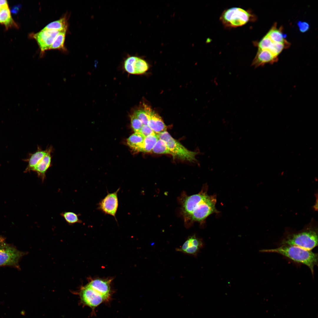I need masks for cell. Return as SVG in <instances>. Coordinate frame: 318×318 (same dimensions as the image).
Listing matches in <instances>:
<instances>
[{
  "label": "cell",
  "mask_w": 318,
  "mask_h": 318,
  "mask_svg": "<svg viewBox=\"0 0 318 318\" xmlns=\"http://www.w3.org/2000/svg\"><path fill=\"white\" fill-rule=\"evenodd\" d=\"M260 251L277 253L294 262L305 265L309 268L313 275L314 267L317 265V254L296 246L284 245L276 248L262 249Z\"/></svg>",
  "instance_id": "cell-1"
},
{
  "label": "cell",
  "mask_w": 318,
  "mask_h": 318,
  "mask_svg": "<svg viewBox=\"0 0 318 318\" xmlns=\"http://www.w3.org/2000/svg\"><path fill=\"white\" fill-rule=\"evenodd\" d=\"M256 19V16L251 10H246L239 7L225 9L219 18L224 26L229 28L242 26L249 22H254Z\"/></svg>",
  "instance_id": "cell-2"
},
{
  "label": "cell",
  "mask_w": 318,
  "mask_h": 318,
  "mask_svg": "<svg viewBox=\"0 0 318 318\" xmlns=\"http://www.w3.org/2000/svg\"><path fill=\"white\" fill-rule=\"evenodd\" d=\"M279 243L280 246L293 245L311 250L318 245L317 229L308 228L298 232L289 234Z\"/></svg>",
  "instance_id": "cell-3"
},
{
  "label": "cell",
  "mask_w": 318,
  "mask_h": 318,
  "mask_svg": "<svg viewBox=\"0 0 318 318\" xmlns=\"http://www.w3.org/2000/svg\"><path fill=\"white\" fill-rule=\"evenodd\" d=\"M159 139L164 140L174 158H176L182 160L190 162L197 161L196 156L198 154L197 152L189 150L173 138L167 131L157 134Z\"/></svg>",
  "instance_id": "cell-4"
},
{
  "label": "cell",
  "mask_w": 318,
  "mask_h": 318,
  "mask_svg": "<svg viewBox=\"0 0 318 318\" xmlns=\"http://www.w3.org/2000/svg\"><path fill=\"white\" fill-rule=\"evenodd\" d=\"M25 254L0 238V266H8L19 269V260Z\"/></svg>",
  "instance_id": "cell-5"
},
{
  "label": "cell",
  "mask_w": 318,
  "mask_h": 318,
  "mask_svg": "<svg viewBox=\"0 0 318 318\" xmlns=\"http://www.w3.org/2000/svg\"><path fill=\"white\" fill-rule=\"evenodd\" d=\"M216 196H209L196 207L189 217L193 221L201 222L213 213H217L216 208Z\"/></svg>",
  "instance_id": "cell-6"
},
{
  "label": "cell",
  "mask_w": 318,
  "mask_h": 318,
  "mask_svg": "<svg viewBox=\"0 0 318 318\" xmlns=\"http://www.w3.org/2000/svg\"><path fill=\"white\" fill-rule=\"evenodd\" d=\"M120 188L112 193H108L107 195L99 202L97 209L105 214L114 217L117 221L116 214L118 206V193Z\"/></svg>",
  "instance_id": "cell-7"
},
{
  "label": "cell",
  "mask_w": 318,
  "mask_h": 318,
  "mask_svg": "<svg viewBox=\"0 0 318 318\" xmlns=\"http://www.w3.org/2000/svg\"><path fill=\"white\" fill-rule=\"evenodd\" d=\"M80 295L82 303L92 309L108 299L87 285L81 289Z\"/></svg>",
  "instance_id": "cell-8"
},
{
  "label": "cell",
  "mask_w": 318,
  "mask_h": 318,
  "mask_svg": "<svg viewBox=\"0 0 318 318\" xmlns=\"http://www.w3.org/2000/svg\"><path fill=\"white\" fill-rule=\"evenodd\" d=\"M60 32L42 29L32 36L37 43L42 53L49 49L54 39Z\"/></svg>",
  "instance_id": "cell-9"
},
{
  "label": "cell",
  "mask_w": 318,
  "mask_h": 318,
  "mask_svg": "<svg viewBox=\"0 0 318 318\" xmlns=\"http://www.w3.org/2000/svg\"><path fill=\"white\" fill-rule=\"evenodd\" d=\"M143 107L147 115L148 125L152 130L157 134L166 131V126L160 115L145 103L143 104Z\"/></svg>",
  "instance_id": "cell-10"
},
{
  "label": "cell",
  "mask_w": 318,
  "mask_h": 318,
  "mask_svg": "<svg viewBox=\"0 0 318 318\" xmlns=\"http://www.w3.org/2000/svg\"><path fill=\"white\" fill-rule=\"evenodd\" d=\"M207 190H203L198 193L187 197L183 204L185 213L189 216L196 207L208 196Z\"/></svg>",
  "instance_id": "cell-11"
},
{
  "label": "cell",
  "mask_w": 318,
  "mask_h": 318,
  "mask_svg": "<svg viewBox=\"0 0 318 318\" xmlns=\"http://www.w3.org/2000/svg\"><path fill=\"white\" fill-rule=\"evenodd\" d=\"M203 245L202 240L193 236H189L181 247L177 249V251L196 256Z\"/></svg>",
  "instance_id": "cell-12"
},
{
  "label": "cell",
  "mask_w": 318,
  "mask_h": 318,
  "mask_svg": "<svg viewBox=\"0 0 318 318\" xmlns=\"http://www.w3.org/2000/svg\"><path fill=\"white\" fill-rule=\"evenodd\" d=\"M278 57L266 49H258L251 65L255 68L264 66L267 64H273L278 61Z\"/></svg>",
  "instance_id": "cell-13"
},
{
  "label": "cell",
  "mask_w": 318,
  "mask_h": 318,
  "mask_svg": "<svg viewBox=\"0 0 318 318\" xmlns=\"http://www.w3.org/2000/svg\"><path fill=\"white\" fill-rule=\"evenodd\" d=\"M52 150L51 147H49L47 153L32 170L37 173L38 177L41 179L42 182L45 179L46 173L51 165Z\"/></svg>",
  "instance_id": "cell-14"
},
{
  "label": "cell",
  "mask_w": 318,
  "mask_h": 318,
  "mask_svg": "<svg viewBox=\"0 0 318 318\" xmlns=\"http://www.w3.org/2000/svg\"><path fill=\"white\" fill-rule=\"evenodd\" d=\"M110 280L96 279L87 285L108 299L110 292Z\"/></svg>",
  "instance_id": "cell-15"
},
{
  "label": "cell",
  "mask_w": 318,
  "mask_h": 318,
  "mask_svg": "<svg viewBox=\"0 0 318 318\" xmlns=\"http://www.w3.org/2000/svg\"><path fill=\"white\" fill-rule=\"evenodd\" d=\"M145 137L139 132H135L127 139L128 146L135 151L142 152Z\"/></svg>",
  "instance_id": "cell-16"
},
{
  "label": "cell",
  "mask_w": 318,
  "mask_h": 318,
  "mask_svg": "<svg viewBox=\"0 0 318 318\" xmlns=\"http://www.w3.org/2000/svg\"><path fill=\"white\" fill-rule=\"evenodd\" d=\"M282 26L277 28V24L275 23L267 33V35L273 41L276 42L287 43L289 42L286 39V35L283 32Z\"/></svg>",
  "instance_id": "cell-17"
},
{
  "label": "cell",
  "mask_w": 318,
  "mask_h": 318,
  "mask_svg": "<svg viewBox=\"0 0 318 318\" xmlns=\"http://www.w3.org/2000/svg\"><path fill=\"white\" fill-rule=\"evenodd\" d=\"M49 148L43 150L39 147H38L37 151L32 154L28 160V165L26 171L27 172L32 170L43 157L48 152Z\"/></svg>",
  "instance_id": "cell-18"
},
{
  "label": "cell",
  "mask_w": 318,
  "mask_h": 318,
  "mask_svg": "<svg viewBox=\"0 0 318 318\" xmlns=\"http://www.w3.org/2000/svg\"><path fill=\"white\" fill-rule=\"evenodd\" d=\"M0 23L4 25L7 28L16 26L11 17L8 4L2 6L0 9Z\"/></svg>",
  "instance_id": "cell-19"
},
{
  "label": "cell",
  "mask_w": 318,
  "mask_h": 318,
  "mask_svg": "<svg viewBox=\"0 0 318 318\" xmlns=\"http://www.w3.org/2000/svg\"><path fill=\"white\" fill-rule=\"evenodd\" d=\"M67 19L65 16L49 23L43 29L62 32L67 31Z\"/></svg>",
  "instance_id": "cell-20"
},
{
  "label": "cell",
  "mask_w": 318,
  "mask_h": 318,
  "mask_svg": "<svg viewBox=\"0 0 318 318\" xmlns=\"http://www.w3.org/2000/svg\"><path fill=\"white\" fill-rule=\"evenodd\" d=\"M66 31L60 32L54 39L49 49L65 50L64 43Z\"/></svg>",
  "instance_id": "cell-21"
},
{
  "label": "cell",
  "mask_w": 318,
  "mask_h": 318,
  "mask_svg": "<svg viewBox=\"0 0 318 318\" xmlns=\"http://www.w3.org/2000/svg\"><path fill=\"white\" fill-rule=\"evenodd\" d=\"M157 134L150 135L145 137L142 152L150 153L158 139Z\"/></svg>",
  "instance_id": "cell-22"
},
{
  "label": "cell",
  "mask_w": 318,
  "mask_h": 318,
  "mask_svg": "<svg viewBox=\"0 0 318 318\" xmlns=\"http://www.w3.org/2000/svg\"><path fill=\"white\" fill-rule=\"evenodd\" d=\"M152 152L157 154H171L165 141L159 138L153 148Z\"/></svg>",
  "instance_id": "cell-23"
},
{
  "label": "cell",
  "mask_w": 318,
  "mask_h": 318,
  "mask_svg": "<svg viewBox=\"0 0 318 318\" xmlns=\"http://www.w3.org/2000/svg\"><path fill=\"white\" fill-rule=\"evenodd\" d=\"M135 74H141L145 72L148 69V65L144 59L137 57L134 64Z\"/></svg>",
  "instance_id": "cell-24"
},
{
  "label": "cell",
  "mask_w": 318,
  "mask_h": 318,
  "mask_svg": "<svg viewBox=\"0 0 318 318\" xmlns=\"http://www.w3.org/2000/svg\"><path fill=\"white\" fill-rule=\"evenodd\" d=\"M60 215L69 224L82 223V221L79 218V215L73 212H64L62 213Z\"/></svg>",
  "instance_id": "cell-25"
},
{
  "label": "cell",
  "mask_w": 318,
  "mask_h": 318,
  "mask_svg": "<svg viewBox=\"0 0 318 318\" xmlns=\"http://www.w3.org/2000/svg\"><path fill=\"white\" fill-rule=\"evenodd\" d=\"M137 57L129 56L125 60L124 63V67L125 70L128 73L135 74L134 64Z\"/></svg>",
  "instance_id": "cell-26"
},
{
  "label": "cell",
  "mask_w": 318,
  "mask_h": 318,
  "mask_svg": "<svg viewBox=\"0 0 318 318\" xmlns=\"http://www.w3.org/2000/svg\"><path fill=\"white\" fill-rule=\"evenodd\" d=\"M132 113L140 121L143 125H148L147 115L143 107L135 110Z\"/></svg>",
  "instance_id": "cell-27"
},
{
  "label": "cell",
  "mask_w": 318,
  "mask_h": 318,
  "mask_svg": "<svg viewBox=\"0 0 318 318\" xmlns=\"http://www.w3.org/2000/svg\"><path fill=\"white\" fill-rule=\"evenodd\" d=\"M131 123L135 132H139L143 125L142 123L133 113L130 115Z\"/></svg>",
  "instance_id": "cell-28"
},
{
  "label": "cell",
  "mask_w": 318,
  "mask_h": 318,
  "mask_svg": "<svg viewBox=\"0 0 318 318\" xmlns=\"http://www.w3.org/2000/svg\"><path fill=\"white\" fill-rule=\"evenodd\" d=\"M139 132L145 137L150 135L156 134L148 125H143Z\"/></svg>",
  "instance_id": "cell-29"
},
{
  "label": "cell",
  "mask_w": 318,
  "mask_h": 318,
  "mask_svg": "<svg viewBox=\"0 0 318 318\" xmlns=\"http://www.w3.org/2000/svg\"><path fill=\"white\" fill-rule=\"evenodd\" d=\"M297 25L299 31L302 33H304L309 29V26L308 23L305 21H299Z\"/></svg>",
  "instance_id": "cell-30"
},
{
  "label": "cell",
  "mask_w": 318,
  "mask_h": 318,
  "mask_svg": "<svg viewBox=\"0 0 318 318\" xmlns=\"http://www.w3.org/2000/svg\"><path fill=\"white\" fill-rule=\"evenodd\" d=\"M11 12L13 13H16L18 11L19 9V6H16L14 7L12 9H11Z\"/></svg>",
  "instance_id": "cell-31"
},
{
  "label": "cell",
  "mask_w": 318,
  "mask_h": 318,
  "mask_svg": "<svg viewBox=\"0 0 318 318\" xmlns=\"http://www.w3.org/2000/svg\"><path fill=\"white\" fill-rule=\"evenodd\" d=\"M7 5V1L5 0H0V6H3Z\"/></svg>",
  "instance_id": "cell-32"
},
{
  "label": "cell",
  "mask_w": 318,
  "mask_h": 318,
  "mask_svg": "<svg viewBox=\"0 0 318 318\" xmlns=\"http://www.w3.org/2000/svg\"><path fill=\"white\" fill-rule=\"evenodd\" d=\"M1 6H0V9L1 8Z\"/></svg>",
  "instance_id": "cell-33"
}]
</instances>
